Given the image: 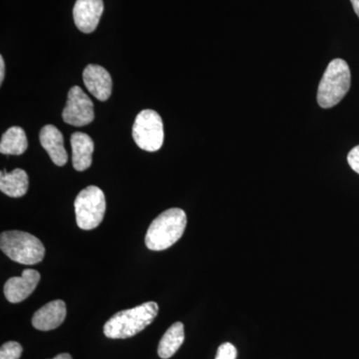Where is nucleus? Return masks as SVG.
I'll use <instances>...</instances> for the list:
<instances>
[{
	"instance_id": "1",
	"label": "nucleus",
	"mask_w": 359,
	"mask_h": 359,
	"mask_svg": "<svg viewBox=\"0 0 359 359\" xmlns=\"http://www.w3.org/2000/svg\"><path fill=\"white\" fill-rule=\"evenodd\" d=\"M159 306L155 302H145L136 308L115 313L104 325V334L108 339H125L134 337L157 318Z\"/></svg>"
},
{
	"instance_id": "2",
	"label": "nucleus",
	"mask_w": 359,
	"mask_h": 359,
	"mask_svg": "<svg viewBox=\"0 0 359 359\" xmlns=\"http://www.w3.org/2000/svg\"><path fill=\"white\" fill-rule=\"evenodd\" d=\"M186 212L179 208L163 212L152 222L146 233L145 244L151 250L169 249L186 230Z\"/></svg>"
},
{
	"instance_id": "3",
	"label": "nucleus",
	"mask_w": 359,
	"mask_h": 359,
	"mask_svg": "<svg viewBox=\"0 0 359 359\" xmlns=\"http://www.w3.org/2000/svg\"><path fill=\"white\" fill-rule=\"evenodd\" d=\"M351 74L349 66L342 59H334L328 65L321 78L318 91V102L328 109L337 105L349 91Z\"/></svg>"
},
{
	"instance_id": "4",
	"label": "nucleus",
	"mask_w": 359,
	"mask_h": 359,
	"mask_svg": "<svg viewBox=\"0 0 359 359\" xmlns=\"http://www.w3.org/2000/svg\"><path fill=\"white\" fill-rule=\"evenodd\" d=\"M0 249L13 262L33 266L45 256V248L32 233L21 231H6L0 236Z\"/></svg>"
},
{
	"instance_id": "5",
	"label": "nucleus",
	"mask_w": 359,
	"mask_h": 359,
	"mask_svg": "<svg viewBox=\"0 0 359 359\" xmlns=\"http://www.w3.org/2000/svg\"><path fill=\"white\" fill-rule=\"evenodd\" d=\"M74 207L78 226L85 231L93 230L102 223L106 211L105 195L98 187H87L78 194Z\"/></svg>"
},
{
	"instance_id": "6",
	"label": "nucleus",
	"mask_w": 359,
	"mask_h": 359,
	"mask_svg": "<svg viewBox=\"0 0 359 359\" xmlns=\"http://www.w3.org/2000/svg\"><path fill=\"white\" fill-rule=\"evenodd\" d=\"M135 143L142 150L156 152L164 143V125L154 110L145 109L137 115L132 131Z\"/></svg>"
},
{
	"instance_id": "7",
	"label": "nucleus",
	"mask_w": 359,
	"mask_h": 359,
	"mask_svg": "<svg viewBox=\"0 0 359 359\" xmlns=\"http://www.w3.org/2000/svg\"><path fill=\"white\" fill-rule=\"evenodd\" d=\"M62 119L67 124L75 127L86 126L93 122V102L79 86H73L68 92Z\"/></svg>"
},
{
	"instance_id": "8",
	"label": "nucleus",
	"mask_w": 359,
	"mask_h": 359,
	"mask_svg": "<svg viewBox=\"0 0 359 359\" xmlns=\"http://www.w3.org/2000/svg\"><path fill=\"white\" fill-rule=\"evenodd\" d=\"M40 273L35 269H25L21 276L9 278L4 287V295L11 304H18L27 299L36 289Z\"/></svg>"
},
{
	"instance_id": "9",
	"label": "nucleus",
	"mask_w": 359,
	"mask_h": 359,
	"mask_svg": "<svg viewBox=\"0 0 359 359\" xmlns=\"http://www.w3.org/2000/svg\"><path fill=\"white\" fill-rule=\"evenodd\" d=\"M103 11V0H77L73 9L75 25L83 33L95 32Z\"/></svg>"
},
{
	"instance_id": "10",
	"label": "nucleus",
	"mask_w": 359,
	"mask_h": 359,
	"mask_svg": "<svg viewBox=\"0 0 359 359\" xmlns=\"http://www.w3.org/2000/svg\"><path fill=\"white\" fill-rule=\"evenodd\" d=\"M83 82L86 88L99 101H107L112 94V78L105 68L89 65L83 71Z\"/></svg>"
},
{
	"instance_id": "11",
	"label": "nucleus",
	"mask_w": 359,
	"mask_h": 359,
	"mask_svg": "<svg viewBox=\"0 0 359 359\" xmlns=\"http://www.w3.org/2000/svg\"><path fill=\"white\" fill-rule=\"evenodd\" d=\"M66 304L57 299L45 304L34 313L32 318L33 327L42 332L55 330L62 325L66 318Z\"/></svg>"
},
{
	"instance_id": "12",
	"label": "nucleus",
	"mask_w": 359,
	"mask_h": 359,
	"mask_svg": "<svg viewBox=\"0 0 359 359\" xmlns=\"http://www.w3.org/2000/svg\"><path fill=\"white\" fill-rule=\"evenodd\" d=\"M40 144L48 153L54 164L59 167L65 166L68 156L65 148L63 135L54 125H46L39 134Z\"/></svg>"
},
{
	"instance_id": "13",
	"label": "nucleus",
	"mask_w": 359,
	"mask_h": 359,
	"mask_svg": "<svg viewBox=\"0 0 359 359\" xmlns=\"http://www.w3.org/2000/svg\"><path fill=\"white\" fill-rule=\"evenodd\" d=\"M72 148L73 167L76 171L82 172L92 165V154L94 151V142L89 135L76 132L70 139Z\"/></svg>"
},
{
	"instance_id": "14",
	"label": "nucleus",
	"mask_w": 359,
	"mask_h": 359,
	"mask_svg": "<svg viewBox=\"0 0 359 359\" xmlns=\"http://www.w3.org/2000/svg\"><path fill=\"white\" fill-rule=\"evenodd\" d=\"M29 179L25 170L15 169L0 173V191L11 198L23 197L28 191Z\"/></svg>"
},
{
	"instance_id": "15",
	"label": "nucleus",
	"mask_w": 359,
	"mask_h": 359,
	"mask_svg": "<svg viewBox=\"0 0 359 359\" xmlns=\"http://www.w3.org/2000/svg\"><path fill=\"white\" fill-rule=\"evenodd\" d=\"M185 340V330L182 323H175L165 332L158 346V354L161 358L168 359L172 358L178 351L180 347Z\"/></svg>"
},
{
	"instance_id": "16",
	"label": "nucleus",
	"mask_w": 359,
	"mask_h": 359,
	"mask_svg": "<svg viewBox=\"0 0 359 359\" xmlns=\"http://www.w3.org/2000/svg\"><path fill=\"white\" fill-rule=\"evenodd\" d=\"M28 141L25 131L21 127L14 126L2 135L0 153L4 155H22L27 150Z\"/></svg>"
},
{
	"instance_id": "17",
	"label": "nucleus",
	"mask_w": 359,
	"mask_h": 359,
	"mask_svg": "<svg viewBox=\"0 0 359 359\" xmlns=\"http://www.w3.org/2000/svg\"><path fill=\"white\" fill-rule=\"evenodd\" d=\"M22 354V346L18 342H6L0 349V359H20Z\"/></svg>"
},
{
	"instance_id": "18",
	"label": "nucleus",
	"mask_w": 359,
	"mask_h": 359,
	"mask_svg": "<svg viewBox=\"0 0 359 359\" xmlns=\"http://www.w3.org/2000/svg\"><path fill=\"white\" fill-rule=\"evenodd\" d=\"M237 356L238 351L235 346H233L230 342H226V344L219 346L215 359H237Z\"/></svg>"
},
{
	"instance_id": "19",
	"label": "nucleus",
	"mask_w": 359,
	"mask_h": 359,
	"mask_svg": "<svg viewBox=\"0 0 359 359\" xmlns=\"http://www.w3.org/2000/svg\"><path fill=\"white\" fill-rule=\"evenodd\" d=\"M347 162L354 172L359 174V145L354 147L347 156Z\"/></svg>"
},
{
	"instance_id": "20",
	"label": "nucleus",
	"mask_w": 359,
	"mask_h": 359,
	"mask_svg": "<svg viewBox=\"0 0 359 359\" xmlns=\"http://www.w3.org/2000/svg\"><path fill=\"white\" fill-rule=\"evenodd\" d=\"M4 75H6V65H4V57L0 56V83L1 84L4 82Z\"/></svg>"
},
{
	"instance_id": "21",
	"label": "nucleus",
	"mask_w": 359,
	"mask_h": 359,
	"mask_svg": "<svg viewBox=\"0 0 359 359\" xmlns=\"http://www.w3.org/2000/svg\"><path fill=\"white\" fill-rule=\"evenodd\" d=\"M351 4H353L354 13H355L356 15L359 18V0H351Z\"/></svg>"
},
{
	"instance_id": "22",
	"label": "nucleus",
	"mask_w": 359,
	"mask_h": 359,
	"mask_svg": "<svg viewBox=\"0 0 359 359\" xmlns=\"http://www.w3.org/2000/svg\"><path fill=\"white\" fill-rule=\"evenodd\" d=\"M52 359H72V358H71L70 354L61 353V354H58L57 356H55V358H52Z\"/></svg>"
}]
</instances>
